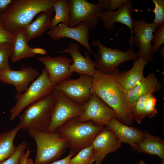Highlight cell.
I'll use <instances>...</instances> for the list:
<instances>
[{"label":"cell","instance_id":"cell-29","mask_svg":"<svg viewBox=\"0 0 164 164\" xmlns=\"http://www.w3.org/2000/svg\"><path fill=\"white\" fill-rule=\"evenodd\" d=\"M12 44L9 43H0V70L11 69L9 59L12 51Z\"/></svg>","mask_w":164,"mask_h":164},{"label":"cell","instance_id":"cell-41","mask_svg":"<svg viewBox=\"0 0 164 164\" xmlns=\"http://www.w3.org/2000/svg\"><path fill=\"white\" fill-rule=\"evenodd\" d=\"M27 164H34V161L31 158L29 157L27 160Z\"/></svg>","mask_w":164,"mask_h":164},{"label":"cell","instance_id":"cell-37","mask_svg":"<svg viewBox=\"0 0 164 164\" xmlns=\"http://www.w3.org/2000/svg\"><path fill=\"white\" fill-rule=\"evenodd\" d=\"M31 152V151L30 148L28 146L26 152H24L21 156L19 164H27V160L30 155Z\"/></svg>","mask_w":164,"mask_h":164},{"label":"cell","instance_id":"cell-16","mask_svg":"<svg viewBox=\"0 0 164 164\" xmlns=\"http://www.w3.org/2000/svg\"><path fill=\"white\" fill-rule=\"evenodd\" d=\"M38 60L45 66L50 81L55 84L70 79L73 73L69 70L71 58L62 56L52 57L49 54L39 57Z\"/></svg>","mask_w":164,"mask_h":164},{"label":"cell","instance_id":"cell-15","mask_svg":"<svg viewBox=\"0 0 164 164\" xmlns=\"http://www.w3.org/2000/svg\"><path fill=\"white\" fill-rule=\"evenodd\" d=\"M122 143L109 128L105 126L95 137L91 144L95 164H101L108 154L116 152Z\"/></svg>","mask_w":164,"mask_h":164},{"label":"cell","instance_id":"cell-10","mask_svg":"<svg viewBox=\"0 0 164 164\" xmlns=\"http://www.w3.org/2000/svg\"><path fill=\"white\" fill-rule=\"evenodd\" d=\"M160 25L154 22L148 23L145 18L134 19L133 45L135 44L139 48V58L148 62L152 61L154 53L151 43L154 32Z\"/></svg>","mask_w":164,"mask_h":164},{"label":"cell","instance_id":"cell-32","mask_svg":"<svg viewBox=\"0 0 164 164\" xmlns=\"http://www.w3.org/2000/svg\"><path fill=\"white\" fill-rule=\"evenodd\" d=\"M152 40V50L154 53L160 50L164 43V23L161 25L155 32Z\"/></svg>","mask_w":164,"mask_h":164},{"label":"cell","instance_id":"cell-5","mask_svg":"<svg viewBox=\"0 0 164 164\" xmlns=\"http://www.w3.org/2000/svg\"><path fill=\"white\" fill-rule=\"evenodd\" d=\"M55 84L50 81L47 70L44 67L41 73L24 92L15 94L16 102L10 110V120L14 119L29 105L52 94Z\"/></svg>","mask_w":164,"mask_h":164},{"label":"cell","instance_id":"cell-1","mask_svg":"<svg viewBox=\"0 0 164 164\" xmlns=\"http://www.w3.org/2000/svg\"><path fill=\"white\" fill-rule=\"evenodd\" d=\"M125 91L112 72L106 74L97 70L92 77L91 94L97 96L113 109L119 121L131 126L133 119L125 100Z\"/></svg>","mask_w":164,"mask_h":164},{"label":"cell","instance_id":"cell-30","mask_svg":"<svg viewBox=\"0 0 164 164\" xmlns=\"http://www.w3.org/2000/svg\"><path fill=\"white\" fill-rule=\"evenodd\" d=\"M28 145L26 141H22L17 146L14 153L8 159L0 162V164H19L21 156L28 147Z\"/></svg>","mask_w":164,"mask_h":164},{"label":"cell","instance_id":"cell-33","mask_svg":"<svg viewBox=\"0 0 164 164\" xmlns=\"http://www.w3.org/2000/svg\"><path fill=\"white\" fill-rule=\"evenodd\" d=\"M157 102L156 98L154 94H152L147 101L145 108V113L146 116L152 118L156 116L157 114L156 105Z\"/></svg>","mask_w":164,"mask_h":164},{"label":"cell","instance_id":"cell-34","mask_svg":"<svg viewBox=\"0 0 164 164\" xmlns=\"http://www.w3.org/2000/svg\"><path fill=\"white\" fill-rule=\"evenodd\" d=\"M12 43V32L6 30L0 23V43Z\"/></svg>","mask_w":164,"mask_h":164},{"label":"cell","instance_id":"cell-6","mask_svg":"<svg viewBox=\"0 0 164 164\" xmlns=\"http://www.w3.org/2000/svg\"><path fill=\"white\" fill-rule=\"evenodd\" d=\"M54 102L53 93L27 107L19 117L21 129L46 131Z\"/></svg>","mask_w":164,"mask_h":164},{"label":"cell","instance_id":"cell-31","mask_svg":"<svg viewBox=\"0 0 164 164\" xmlns=\"http://www.w3.org/2000/svg\"><path fill=\"white\" fill-rule=\"evenodd\" d=\"M155 5L154 9H148L147 11L153 12L155 14L153 22L161 25L164 23V0H152Z\"/></svg>","mask_w":164,"mask_h":164},{"label":"cell","instance_id":"cell-22","mask_svg":"<svg viewBox=\"0 0 164 164\" xmlns=\"http://www.w3.org/2000/svg\"><path fill=\"white\" fill-rule=\"evenodd\" d=\"M12 51L11 56L13 62L23 59L33 57L36 55L29 45L24 27L17 28L12 32Z\"/></svg>","mask_w":164,"mask_h":164},{"label":"cell","instance_id":"cell-2","mask_svg":"<svg viewBox=\"0 0 164 164\" xmlns=\"http://www.w3.org/2000/svg\"><path fill=\"white\" fill-rule=\"evenodd\" d=\"M56 0H13L12 3L0 10V23L7 31L12 32L19 27L31 23L34 17L43 12H54Z\"/></svg>","mask_w":164,"mask_h":164},{"label":"cell","instance_id":"cell-28","mask_svg":"<svg viewBox=\"0 0 164 164\" xmlns=\"http://www.w3.org/2000/svg\"><path fill=\"white\" fill-rule=\"evenodd\" d=\"M154 94L150 92L140 97L137 100L132 112L133 120L140 124L142 119L146 116L145 108L147 100L149 97Z\"/></svg>","mask_w":164,"mask_h":164},{"label":"cell","instance_id":"cell-36","mask_svg":"<svg viewBox=\"0 0 164 164\" xmlns=\"http://www.w3.org/2000/svg\"><path fill=\"white\" fill-rule=\"evenodd\" d=\"M75 154V152L71 151L69 155L64 158L56 160L48 164H70V160Z\"/></svg>","mask_w":164,"mask_h":164},{"label":"cell","instance_id":"cell-24","mask_svg":"<svg viewBox=\"0 0 164 164\" xmlns=\"http://www.w3.org/2000/svg\"><path fill=\"white\" fill-rule=\"evenodd\" d=\"M53 12L52 11L42 12L34 21L24 27L28 42L42 35L50 29L52 14Z\"/></svg>","mask_w":164,"mask_h":164},{"label":"cell","instance_id":"cell-12","mask_svg":"<svg viewBox=\"0 0 164 164\" xmlns=\"http://www.w3.org/2000/svg\"><path fill=\"white\" fill-rule=\"evenodd\" d=\"M83 105L84 112L77 117L81 122L91 121L98 125L105 126L112 119H118L114 110L94 94H92Z\"/></svg>","mask_w":164,"mask_h":164},{"label":"cell","instance_id":"cell-43","mask_svg":"<svg viewBox=\"0 0 164 164\" xmlns=\"http://www.w3.org/2000/svg\"><path fill=\"white\" fill-rule=\"evenodd\" d=\"M111 164H120L118 163H111Z\"/></svg>","mask_w":164,"mask_h":164},{"label":"cell","instance_id":"cell-42","mask_svg":"<svg viewBox=\"0 0 164 164\" xmlns=\"http://www.w3.org/2000/svg\"><path fill=\"white\" fill-rule=\"evenodd\" d=\"M137 164H147L143 160H140L138 162Z\"/></svg>","mask_w":164,"mask_h":164},{"label":"cell","instance_id":"cell-20","mask_svg":"<svg viewBox=\"0 0 164 164\" xmlns=\"http://www.w3.org/2000/svg\"><path fill=\"white\" fill-rule=\"evenodd\" d=\"M105 126L113 132L122 143L129 145L134 151H137V144L142 139L144 131L134 126L124 124L116 118L112 119Z\"/></svg>","mask_w":164,"mask_h":164},{"label":"cell","instance_id":"cell-8","mask_svg":"<svg viewBox=\"0 0 164 164\" xmlns=\"http://www.w3.org/2000/svg\"><path fill=\"white\" fill-rule=\"evenodd\" d=\"M69 2V26L71 27H75L84 22L90 29L94 28L98 25L100 16L107 10L104 0H99L96 4L86 0H70Z\"/></svg>","mask_w":164,"mask_h":164},{"label":"cell","instance_id":"cell-27","mask_svg":"<svg viewBox=\"0 0 164 164\" xmlns=\"http://www.w3.org/2000/svg\"><path fill=\"white\" fill-rule=\"evenodd\" d=\"M95 161V155L91 145L80 151L70 160V164H92Z\"/></svg>","mask_w":164,"mask_h":164},{"label":"cell","instance_id":"cell-13","mask_svg":"<svg viewBox=\"0 0 164 164\" xmlns=\"http://www.w3.org/2000/svg\"><path fill=\"white\" fill-rule=\"evenodd\" d=\"M90 29L88 24L84 22L74 27H71L60 23L50 29L47 32L46 34L55 42H57L63 38L74 39L84 47L90 53L93 55L94 53L88 42Z\"/></svg>","mask_w":164,"mask_h":164},{"label":"cell","instance_id":"cell-7","mask_svg":"<svg viewBox=\"0 0 164 164\" xmlns=\"http://www.w3.org/2000/svg\"><path fill=\"white\" fill-rule=\"evenodd\" d=\"M93 45L98 47L94 53L97 70L106 74L112 72L119 65L128 61L135 60L139 58L138 53L130 48L125 51L118 48L106 46L99 40L94 41Z\"/></svg>","mask_w":164,"mask_h":164},{"label":"cell","instance_id":"cell-40","mask_svg":"<svg viewBox=\"0 0 164 164\" xmlns=\"http://www.w3.org/2000/svg\"><path fill=\"white\" fill-rule=\"evenodd\" d=\"M161 56L163 58L164 57V47L162 48L159 50Z\"/></svg>","mask_w":164,"mask_h":164},{"label":"cell","instance_id":"cell-19","mask_svg":"<svg viewBox=\"0 0 164 164\" xmlns=\"http://www.w3.org/2000/svg\"><path fill=\"white\" fill-rule=\"evenodd\" d=\"M161 89V85L155 75L152 73L144 77L134 87L125 91V100L132 114L136 102L140 97L150 92L154 94Z\"/></svg>","mask_w":164,"mask_h":164},{"label":"cell","instance_id":"cell-21","mask_svg":"<svg viewBox=\"0 0 164 164\" xmlns=\"http://www.w3.org/2000/svg\"><path fill=\"white\" fill-rule=\"evenodd\" d=\"M148 62L139 58L135 60L132 68L121 72L116 68L112 73L117 81L125 91L134 87L144 78L145 67Z\"/></svg>","mask_w":164,"mask_h":164},{"label":"cell","instance_id":"cell-26","mask_svg":"<svg viewBox=\"0 0 164 164\" xmlns=\"http://www.w3.org/2000/svg\"><path fill=\"white\" fill-rule=\"evenodd\" d=\"M54 9L55 15L52 19L50 29L55 27L60 22L69 26L70 22L69 0H56L54 4Z\"/></svg>","mask_w":164,"mask_h":164},{"label":"cell","instance_id":"cell-3","mask_svg":"<svg viewBox=\"0 0 164 164\" xmlns=\"http://www.w3.org/2000/svg\"><path fill=\"white\" fill-rule=\"evenodd\" d=\"M104 126L91 121L82 122L77 117L68 120L56 130L66 139L68 147L75 152L90 145Z\"/></svg>","mask_w":164,"mask_h":164},{"label":"cell","instance_id":"cell-9","mask_svg":"<svg viewBox=\"0 0 164 164\" xmlns=\"http://www.w3.org/2000/svg\"><path fill=\"white\" fill-rule=\"evenodd\" d=\"M54 102L50 120L46 131L56 130L69 119L78 117L84 112L83 105L78 104L67 97L60 91L54 90Z\"/></svg>","mask_w":164,"mask_h":164},{"label":"cell","instance_id":"cell-25","mask_svg":"<svg viewBox=\"0 0 164 164\" xmlns=\"http://www.w3.org/2000/svg\"><path fill=\"white\" fill-rule=\"evenodd\" d=\"M20 129L18 125L12 129L0 134V162L9 157L16 151L17 146L14 145V141Z\"/></svg>","mask_w":164,"mask_h":164},{"label":"cell","instance_id":"cell-17","mask_svg":"<svg viewBox=\"0 0 164 164\" xmlns=\"http://www.w3.org/2000/svg\"><path fill=\"white\" fill-rule=\"evenodd\" d=\"M134 9L131 0H127L122 6L117 11H105L99 17V19L103 22L104 26L107 31L113 29L114 24L119 22L127 26L131 31V36L128 43L133 46V35L132 27L133 20L132 14Z\"/></svg>","mask_w":164,"mask_h":164},{"label":"cell","instance_id":"cell-35","mask_svg":"<svg viewBox=\"0 0 164 164\" xmlns=\"http://www.w3.org/2000/svg\"><path fill=\"white\" fill-rule=\"evenodd\" d=\"M127 0H108V10L113 11L120 9Z\"/></svg>","mask_w":164,"mask_h":164},{"label":"cell","instance_id":"cell-11","mask_svg":"<svg viewBox=\"0 0 164 164\" xmlns=\"http://www.w3.org/2000/svg\"><path fill=\"white\" fill-rule=\"evenodd\" d=\"M79 75L77 79H69L56 84L54 90L61 91L75 103L84 105L92 96V77L86 74Z\"/></svg>","mask_w":164,"mask_h":164},{"label":"cell","instance_id":"cell-39","mask_svg":"<svg viewBox=\"0 0 164 164\" xmlns=\"http://www.w3.org/2000/svg\"><path fill=\"white\" fill-rule=\"evenodd\" d=\"M32 52L36 55V54H39L43 55L46 54L47 53L46 51L45 50L39 47L32 48Z\"/></svg>","mask_w":164,"mask_h":164},{"label":"cell","instance_id":"cell-23","mask_svg":"<svg viewBox=\"0 0 164 164\" xmlns=\"http://www.w3.org/2000/svg\"><path fill=\"white\" fill-rule=\"evenodd\" d=\"M142 140L138 144V152L151 155H156L164 164V141L160 137L150 134L147 131Z\"/></svg>","mask_w":164,"mask_h":164},{"label":"cell","instance_id":"cell-38","mask_svg":"<svg viewBox=\"0 0 164 164\" xmlns=\"http://www.w3.org/2000/svg\"><path fill=\"white\" fill-rule=\"evenodd\" d=\"M12 0H0V10L4 9L12 2Z\"/></svg>","mask_w":164,"mask_h":164},{"label":"cell","instance_id":"cell-14","mask_svg":"<svg viewBox=\"0 0 164 164\" xmlns=\"http://www.w3.org/2000/svg\"><path fill=\"white\" fill-rule=\"evenodd\" d=\"M39 71L31 67H21L20 70H0V82L2 84L13 85L18 93L24 92L40 75Z\"/></svg>","mask_w":164,"mask_h":164},{"label":"cell","instance_id":"cell-4","mask_svg":"<svg viewBox=\"0 0 164 164\" xmlns=\"http://www.w3.org/2000/svg\"><path fill=\"white\" fill-rule=\"evenodd\" d=\"M37 147L34 164H48L58 159L68 147L66 139L57 130L51 132L35 130L29 131Z\"/></svg>","mask_w":164,"mask_h":164},{"label":"cell","instance_id":"cell-18","mask_svg":"<svg viewBox=\"0 0 164 164\" xmlns=\"http://www.w3.org/2000/svg\"><path fill=\"white\" fill-rule=\"evenodd\" d=\"M79 45L75 43H71L67 48L60 51L56 52V54L68 53L70 54L73 60V63L69 66V70L71 73L76 72L79 74H86L93 77L96 73L94 61L91 58L90 53L87 51L84 52L85 57L80 53Z\"/></svg>","mask_w":164,"mask_h":164}]
</instances>
